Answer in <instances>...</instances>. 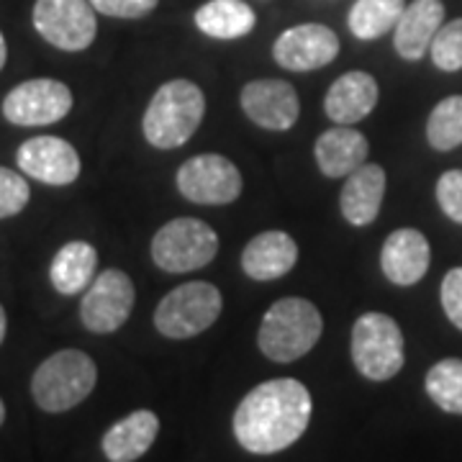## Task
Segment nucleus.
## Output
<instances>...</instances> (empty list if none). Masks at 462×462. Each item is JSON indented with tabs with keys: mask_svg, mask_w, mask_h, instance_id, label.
Segmentation results:
<instances>
[{
	"mask_svg": "<svg viewBox=\"0 0 462 462\" xmlns=\"http://www.w3.org/2000/svg\"><path fill=\"white\" fill-rule=\"evenodd\" d=\"M311 421V393L296 378L260 383L239 401L234 437L252 455L282 452L306 434Z\"/></svg>",
	"mask_w": 462,
	"mask_h": 462,
	"instance_id": "obj_1",
	"label": "nucleus"
},
{
	"mask_svg": "<svg viewBox=\"0 0 462 462\" xmlns=\"http://www.w3.org/2000/svg\"><path fill=\"white\" fill-rule=\"evenodd\" d=\"M324 319L306 298H281L263 316L257 345L273 363H296L321 339Z\"/></svg>",
	"mask_w": 462,
	"mask_h": 462,
	"instance_id": "obj_2",
	"label": "nucleus"
},
{
	"mask_svg": "<svg viewBox=\"0 0 462 462\" xmlns=\"http://www.w3.org/2000/svg\"><path fill=\"white\" fill-rule=\"evenodd\" d=\"M203 116L206 98L199 85L190 80H170L157 88L149 100L142 129L152 147L175 149L199 132Z\"/></svg>",
	"mask_w": 462,
	"mask_h": 462,
	"instance_id": "obj_3",
	"label": "nucleus"
},
{
	"mask_svg": "<svg viewBox=\"0 0 462 462\" xmlns=\"http://www.w3.org/2000/svg\"><path fill=\"white\" fill-rule=\"evenodd\" d=\"M98 383V367L80 349H60L36 367L32 396L47 413H65L80 406Z\"/></svg>",
	"mask_w": 462,
	"mask_h": 462,
	"instance_id": "obj_4",
	"label": "nucleus"
},
{
	"mask_svg": "<svg viewBox=\"0 0 462 462\" xmlns=\"http://www.w3.org/2000/svg\"><path fill=\"white\" fill-rule=\"evenodd\" d=\"M352 363L367 380L396 378L406 363L403 331L396 319L378 311L360 316L352 327Z\"/></svg>",
	"mask_w": 462,
	"mask_h": 462,
	"instance_id": "obj_5",
	"label": "nucleus"
},
{
	"mask_svg": "<svg viewBox=\"0 0 462 462\" xmlns=\"http://www.w3.org/2000/svg\"><path fill=\"white\" fill-rule=\"evenodd\" d=\"M224 298L214 282H182L180 288L170 291L157 311L154 327L167 339H190L206 329H211L221 316Z\"/></svg>",
	"mask_w": 462,
	"mask_h": 462,
	"instance_id": "obj_6",
	"label": "nucleus"
},
{
	"mask_svg": "<svg viewBox=\"0 0 462 462\" xmlns=\"http://www.w3.org/2000/svg\"><path fill=\"white\" fill-rule=\"evenodd\" d=\"M218 252V234L200 218H172L152 239V260L170 275L193 273Z\"/></svg>",
	"mask_w": 462,
	"mask_h": 462,
	"instance_id": "obj_7",
	"label": "nucleus"
},
{
	"mask_svg": "<svg viewBox=\"0 0 462 462\" xmlns=\"http://www.w3.org/2000/svg\"><path fill=\"white\" fill-rule=\"evenodd\" d=\"M33 29L62 51H83L96 42L98 21L90 0H36Z\"/></svg>",
	"mask_w": 462,
	"mask_h": 462,
	"instance_id": "obj_8",
	"label": "nucleus"
},
{
	"mask_svg": "<svg viewBox=\"0 0 462 462\" xmlns=\"http://www.w3.org/2000/svg\"><path fill=\"white\" fill-rule=\"evenodd\" d=\"M134 300L132 278L121 270H103L80 300V321L93 334H114L129 321Z\"/></svg>",
	"mask_w": 462,
	"mask_h": 462,
	"instance_id": "obj_9",
	"label": "nucleus"
},
{
	"mask_svg": "<svg viewBox=\"0 0 462 462\" xmlns=\"http://www.w3.org/2000/svg\"><path fill=\"white\" fill-rule=\"evenodd\" d=\"M178 190L200 206H226L242 193V172L224 154H199L178 170Z\"/></svg>",
	"mask_w": 462,
	"mask_h": 462,
	"instance_id": "obj_10",
	"label": "nucleus"
},
{
	"mask_svg": "<svg viewBox=\"0 0 462 462\" xmlns=\"http://www.w3.org/2000/svg\"><path fill=\"white\" fill-rule=\"evenodd\" d=\"M72 108V90L60 80L36 78L16 85L3 100V116L14 126H50Z\"/></svg>",
	"mask_w": 462,
	"mask_h": 462,
	"instance_id": "obj_11",
	"label": "nucleus"
},
{
	"mask_svg": "<svg viewBox=\"0 0 462 462\" xmlns=\"http://www.w3.org/2000/svg\"><path fill=\"white\" fill-rule=\"evenodd\" d=\"M18 170L44 185H72L80 178V154L60 136H33L16 152Z\"/></svg>",
	"mask_w": 462,
	"mask_h": 462,
	"instance_id": "obj_12",
	"label": "nucleus"
},
{
	"mask_svg": "<svg viewBox=\"0 0 462 462\" xmlns=\"http://www.w3.org/2000/svg\"><path fill=\"white\" fill-rule=\"evenodd\" d=\"M339 54V36L324 23H298L282 32L273 47L275 62L293 72H309L334 62Z\"/></svg>",
	"mask_w": 462,
	"mask_h": 462,
	"instance_id": "obj_13",
	"label": "nucleus"
},
{
	"mask_svg": "<svg viewBox=\"0 0 462 462\" xmlns=\"http://www.w3.org/2000/svg\"><path fill=\"white\" fill-rule=\"evenodd\" d=\"M242 108L257 126L288 132L300 116V100L285 80H252L242 88Z\"/></svg>",
	"mask_w": 462,
	"mask_h": 462,
	"instance_id": "obj_14",
	"label": "nucleus"
},
{
	"mask_svg": "<svg viewBox=\"0 0 462 462\" xmlns=\"http://www.w3.org/2000/svg\"><path fill=\"white\" fill-rule=\"evenodd\" d=\"M431 263V249L427 236L419 229H396L383 245L380 267L383 275L393 285H413L419 282Z\"/></svg>",
	"mask_w": 462,
	"mask_h": 462,
	"instance_id": "obj_15",
	"label": "nucleus"
},
{
	"mask_svg": "<svg viewBox=\"0 0 462 462\" xmlns=\"http://www.w3.org/2000/svg\"><path fill=\"white\" fill-rule=\"evenodd\" d=\"M375 106H378V83L363 69H352L337 78L324 98V111L339 126H352L363 121L365 116L373 114Z\"/></svg>",
	"mask_w": 462,
	"mask_h": 462,
	"instance_id": "obj_16",
	"label": "nucleus"
},
{
	"mask_svg": "<svg viewBox=\"0 0 462 462\" xmlns=\"http://www.w3.org/2000/svg\"><path fill=\"white\" fill-rule=\"evenodd\" d=\"M298 263L296 239L285 231H263L242 252V267L252 281H278Z\"/></svg>",
	"mask_w": 462,
	"mask_h": 462,
	"instance_id": "obj_17",
	"label": "nucleus"
},
{
	"mask_svg": "<svg viewBox=\"0 0 462 462\" xmlns=\"http://www.w3.org/2000/svg\"><path fill=\"white\" fill-rule=\"evenodd\" d=\"M445 23V5L442 0H413L403 8L396 23L393 44L403 60H421L431 47L439 26Z\"/></svg>",
	"mask_w": 462,
	"mask_h": 462,
	"instance_id": "obj_18",
	"label": "nucleus"
},
{
	"mask_svg": "<svg viewBox=\"0 0 462 462\" xmlns=\"http://www.w3.org/2000/svg\"><path fill=\"white\" fill-rule=\"evenodd\" d=\"M157 434H160L157 413L142 409V411L118 419L114 427L103 434L100 449L108 462H136L142 455H147Z\"/></svg>",
	"mask_w": 462,
	"mask_h": 462,
	"instance_id": "obj_19",
	"label": "nucleus"
},
{
	"mask_svg": "<svg viewBox=\"0 0 462 462\" xmlns=\"http://www.w3.org/2000/svg\"><path fill=\"white\" fill-rule=\"evenodd\" d=\"M383 199H385V170L365 162L352 175H346L339 196L342 216L352 226H370L378 218Z\"/></svg>",
	"mask_w": 462,
	"mask_h": 462,
	"instance_id": "obj_20",
	"label": "nucleus"
},
{
	"mask_svg": "<svg viewBox=\"0 0 462 462\" xmlns=\"http://www.w3.org/2000/svg\"><path fill=\"white\" fill-rule=\"evenodd\" d=\"M370 144L357 129L337 126L316 139V165L327 178H346L367 162Z\"/></svg>",
	"mask_w": 462,
	"mask_h": 462,
	"instance_id": "obj_21",
	"label": "nucleus"
},
{
	"mask_svg": "<svg viewBox=\"0 0 462 462\" xmlns=\"http://www.w3.org/2000/svg\"><path fill=\"white\" fill-rule=\"evenodd\" d=\"M96 270H98V252L93 245L67 242L51 260V285L62 296H78L85 293L88 285L96 281Z\"/></svg>",
	"mask_w": 462,
	"mask_h": 462,
	"instance_id": "obj_22",
	"label": "nucleus"
},
{
	"mask_svg": "<svg viewBox=\"0 0 462 462\" xmlns=\"http://www.w3.org/2000/svg\"><path fill=\"white\" fill-rule=\"evenodd\" d=\"M254 23L257 16L245 0H208L196 11V26L211 39H242Z\"/></svg>",
	"mask_w": 462,
	"mask_h": 462,
	"instance_id": "obj_23",
	"label": "nucleus"
},
{
	"mask_svg": "<svg viewBox=\"0 0 462 462\" xmlns=\"http://www.w3.org/2000/svg\"><path fill=\"white\" fill-rule=\"evenodd\" d=\"M403 8L406 0H357L349 11V32L365 42L378 39L396 29Z\"/></svg>",
	"mask_w": 462,
	"mask_h": 462,
	"instance_id": "obj_24",
	"label": "nucleus"
},
{
	"mask_svg": "<svg viewBox=\"0 0 462 462\" xmlns=\"http://www.w3.org/2000/svg\"><path fill=\"white\" fill-rule=\"evenodd\" d=\"M427 393L447 413L462 416V360L447 357L427 373Z\"/></svg>",
	"mask_w": 462,
	"mask_h": 462,
	"instance_id": "obj_25",
	"label": "nucleus"
},
{
	"mask_svg": "<svg viewBox=\"0 0 462 462\" xmlns=\"http://www.w3.org/2000/svg\"><path fill=\"white\" fill-rule=\"evenodd\" d=\"M427 139L437 152H449L462 144V96H449L434 106L427 121Z\"/></svg>",
	"mask_w": 462,
	"mask_h": 462,
	"instance_id": "obj_26",
	"label": "nucleus"
},
{
	"mask_svg": "<svg viewBox=\"0 0 462 462\" xmlns=\"http://www.w3.org/2000/svg\"><path fill=\"white\" fill-rule=\"evenodd\" d=\"M431 62L445 69L457 72L462 69V18L442 23L437 36L431 39Z\"/></svg>",
	"mask_w": 462,
	"mask_h": 462,
	"instance_id": "obj_27",
	"label": "nucleus"
},
{
	"mask_svg": "<svg viewBox=\"0 0 462 462\" xmlns=\"http://www.w3.org/2000/svg\"><path fill=\"white\" fill-rule=\"evenodd\" d=\"M29 199H32V190H29L26 178L16 170L0 167V218L21 214Z\"/></svg>",
	"mask_w": 462,
	"mask_h": 462,
	"instance_id": "obj_28",
	"label": "nucleus"
},
{
	"mask_svg": "<svg viewBox=\"0 0 462 462\" xmlns=\"http://www.w3.org/2000/svg\"><path fill=\"white\" fill-rule=\"evenodd\" d=\"M437 203L447 218L462 224V170H447L437 180Z\"/></svg>",
	"mask_w": 462,
	"mask_h": 462,
	"instance_id": "obj_29",
	"label": "nucleus"
},
{
	"mask_svg": "<svg viewBox=\"0 0 462 462\" xmlns=\"http://www.w3.org/2000/svg\"><path fill=\"white\" fill-rule=\"evenodd\" d=\"M160 0H90V5L111 18H142L157 8Z\"/></svg>",
	"mask_w": 462,
	"mask_h": 462,
	"instance_id": "obj_30",
	"label": "nucleus"
},
{
	"mask_svg": "<svg viewBox=\"0 0 462 462\" xmlns=\"http://www.w3.org/2000/svg\"><path fill=\"white\" fill-rule=\"evenodd\" d=\"M442 309L447 319L462 331V267L449 270L442 281Z\"/></svg>",
	"mask_w": 462,
	"mask_h": 462,
	"instance_id": "obj_31",
	"label": "nucleus"
},
{
	"mask_svg": "<svg viewBox=\"0 0 462 462\" xmlns=\"http://www.w3.org/2000/svg\"><path fill=\"white\" fill-rule=\"evenodd\" d=\"M5 329H8V316H5V309L0 306V345L5 339Z\"/></svg>",
	"mask_w": 462,
	"mask_h": 462,
	"instance_id": "obj_32",
	"label": "nucleus"
},
{
	"mask_svg": "<svg viewBox=\"0 0 462 462\" xmlns=\"http://www.w3.org/2000/svg\"><path fill=\"white\" fill-rule=\"evenodd\" d=\"M5 60H8V47H5V36L0 32V69L5 67Z\"/></svg>",
	"mask_w": 462,
	"mask_h": 462,
	"instance_id": "obj_33",
	"label": "nucleus"
},
{
	"mask_svg": "<svg viewBox=\"0 0 462 462\" xmlns=\"http://www.w3.org/2000/svg\"><path fill=\"white\" fill-rule=\"evenodd\" d=\"M3 421H5V403H3V398H0V427H3Z\"/></svg>",
	"mask_w": 462,
	"mask_h": 462,
	"instance_id": "obj_34",
	"label": "nucleus"
}]
</instances>
